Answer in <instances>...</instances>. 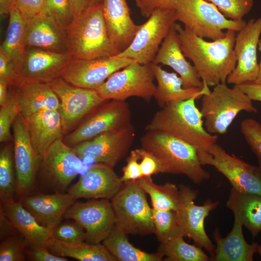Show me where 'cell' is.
<instances>
[{
	"label": "cell",
	"instance_id": "obj_1",
	"mask_svg": "<svg viewBox=\"0 0 261 261\" xmlns=\"http://www.w3.org/2000/svg\"><path fill=\"white\" fill-rule=\"evenodd\" d=\"M182 52L193 63L203 83L209 87L226 83L237 60L234 47L237 32L228 29L220 39L208 42L175 23Z\"/></svg>",
	"mask_w": 261,
	"mask_h": 261
},
{
	"label": "cell",
	"instance_id": "obj_2",
	"mask_svg": "<svg viewBox=\"0 0 261 261\" xmlns=\"http://www.w3.org/2000/svg\"><path fill=\"white\" fill-rule=\"evenodd\" d=\"M197 99L194 97L166 105L155 114L145 129L163 132L191 144L198 151H208L217 143L218 136L206 130L195 104Z\"/></svg>",
	"mask_w": 261,
	"mask_h": 261
},
{
	"label": "cell",
	"instance_id": "obj_3",
	"mask_svg": "<svg viewBox=\"0 0 261 261\" xmlns=\"http://www.w3.org/2000/svg\"><path fill=\"white\" fill-rule=\"evenodd\" d=\"M102 1L93 3L65 28L68 52L73 59H93L116 53L107 31Z\"/></svg>",
	"mask_w": 261,
	"mask_h": 261
},
{
	"label": "cell",
	"instance_id": "obj_4",
	"mask_svg": "<svg viewBox=\"0 0 261 261\" xmlns=\"http://www.w3.org/2000/svg\"><path fill=\"white\" fill-rule=\"evenodd\" d=\"M141 143L143 148L165 164L167 173L185 175L195 184L210 178V173L200 161L197 149L191 144L158 130H146Z\"/></svg>",
	"mask_w": 261,
	"mask_h": 261
},
{
	"label": "cell",
	"instance_id": "obj_5",
	"mask_svg": "<svg viewBox=\"0 0 261 261\" xmlns=\"http://www.w3.org/2000/svg\"><path fill=\"white\" fill-rule=\"evenodd\" d=\"M200 111L206 130L212 134L222 135L239 113H257L258 110L252 100L240 88L220 83L202 96Z\"/></svg>",
	"mask_w": 261,
	"mask_h": 261
},
{
	"label": "cell",
	"instance_id": "obj_6",
	"mask_svg": "<svg viewBox=\"0 0 261 261\" xmlns=\"http://www.w3.org/2000/svg\"><path fill=\"white\" fill-rule=\"evenodd\" d=\"M111 200L116 224L126 233L145 235L155 233L152 208L146 193L136 180L124 182Z\"/></svg>",
	"mask_w": 261,
	"mask_h": 261
},
{
	"label": "cell",
	"instance_id": "obj_7",
	"mask_svg": "<svg viewBox=\"0 0 261 261\" xmlns=\"http://www.w3.org/2000/svg\"><path fill=\"white\" fill-rule=\"evenodd\" d=\"M175 10L177 21L185 28L203 38L215 41L225 35L223 29L236 32L246 25L244 19L226 18L213 4L205 0H177Z\"/></svg>",
	"mask_w": 261,
	"mask_h": 261
},
{
	"label": "cell",
	"instance_id": "obj_8",
	"mask_svg": "<svg viewBox=\"0 0 261 261\" xmlns=\"http://www.w3.org/2000/svg\"><path fill=\"white\" fill-rule=\"evenodd\" d=\"M154 79L150 64L134 61L113 73L95 90L105 100L125 101L129 97H138L149 101L156 88Z\"/></svg>",
	"mask_w": 261,
	"mask_h": 261
},
{
	"label": "cell",
	"instance_id": "obj_9",
	"mask_svg": "<svg viewBox=\"0 0 261 261\" xmlns=\"http://www.w3.org/2000/svg\"><path fill=\"white\" fill-rule=\"evenodd\" d=\"M177 21L175 9L156 10L141 25L132 42L122 52L115 56L142 64L151 63L172 25Z\"/></svg>",
	"mask_w": 261,
	"mask_h": 261
},
{
	"label": "cell",
	"instance_id": "obj_10",
	"mask_svg": "<svg viewBox=\"0 0 261 261\" xmlns=\"http://www.w3.org/2000/svg\"><path fill=\"white\" fill-rule=\"evenodd\" d=\"M198 152L202 164L214 167L232 188L242 193L261 195V174L258 166L229 154L217 143L207 152Z\"/></svg>",
	"mask_w": 261,
	"mask_h": 261
},
{
	"label": "cell",
	"instance_id": "obj_11",
	"mask_svg": "<svg viewBox=\"0 0 261 261\" xmlns=\"http://www.w3.org/2000/svg\"><path fill=\"white\" fill-rule=\"evenodd\" d=\"M89 115L65 137L63 141L67 145L73 147L102 133L121 130L131 125L130 108L125 101H106Z\"/></svg>",
	"mask_w": 261,
	"mask_h": 261
},
{
	"label": "cell",
	"instance_id": "obj_12",
	"mask_svg": "<svg viewBox=\"0 0 261 261\" xmlns=\"http://www.w3.org/2000/svg\"><path fill=\"white\" fill-rule=\"evenodd\" d=\"M179 197L175 213L184 236L192 239L195 245L204 248L213 259L215 247L208 236L204 228V220L210 212L218 205L219 202L206 200L202 205L194 203L198 191L189 186H179Z\"/></svg>",
	"mask_w": 261,
	"mask_h": 261
},
{
	"label": "cell",
	"instance_id": "obj_13",
	"mask_svg": "<svg viewBox=\"0 0 261 261\" xmlns=\"http://www.w3.org/2000/svg\"><path fill=\"white\" fill-rule=\"evenodd\" d=\"M59 100L64 133L107 101L95 89L78 87L60 77L49 83Z\"/></svg>",
	"mask_w": 261,
	"mask_h": 261
},
{
	"label": "cell",
	"instance_id": "obj_14",
	"mask_svg": "<svg viewBox=\"0 0 261 261\" xmlns=\"http://www.w3.org/2000/svg\"><path fill=\"white\" fill-rule=\"evenodd\" d=\"M134 135L133 127L130 125L121 130L100 134L73 148L82 160H90L113 168L128 153Z\"/></svg>",
	"mask_w": 261,
	"mask_h": 261
},
{
	"label": "cell",
	"instance_id": "obj_15",
	"mask_svg": "<svg viewBox=\"0 0 261 261\" xmlns=\"http://www.w3.org/2000/svg\"><path fill=\"white\" fill-rule=\"evenodd\" d=\"M82 161L74 148L60 138L48 148L40 168L49 185L56 192H64L82 170Z\"/></svg>",
	"mask_w": 261,
	"mask_h": 261
},
{
	"label": "cell",
	"instance_id": "obj_16",
	"mask_svg": "<svg viewBox=\"0 0 261 261\" xmlns=\"http://www.w3.org/2000/svg\"><path fill=\"white\" fill-rule=\"evenodd\" d=\"M63 218L79 223L86 231V241L92 244L102 242L116 225L112 203L107 199L75 202L66 211Z\"/></svg>",
	"mask_w": 261,
	"mask_h": 261
},
{
	"label": "cell",
	"instance_id": "obj_17",
	"mask_svg": "<svg viewBox=\"0 0 261 261\" xmlns=\"http://www.w3.org/2000/svg\"><path fill=\"white\" fill-rule=\"evenodd\" d=\"M16 193L25 196L33 188L42 158L33 148L26 119L20 113L13 126Z\"/></svg>",
	"mask_w": 261,
	"mask_h": 261
},
{
	"label": "cell",
	"instance_id": "obj_18",
	"mask_svg": "<svg viewBox=\"0 0 261 261\" xmlns=\"http://www.w3.org/2000/svg\"><path fill=\"white\" fill-rule=\"evenodd\" d=\"M261 34V17L249 19L237 32L234 52L237 63L227 78L230 84L239 85L256 80L259 69L257 50Z\"/></svg>",
	"mask_w": 261,
	"mask_h": 261
},
{
	"label": "cell",
	"instance_id": "obj_19",
	"mask_svg": "<svg viewBox=\"0 0 261 261\" xmlns=\"http://www.w3.org/2000/svg\"><path fill=\"white\" fill-rule=\"evenodd\" d=\"M134 61L116 56L93 59H73L61 77L75 86L96 89L114 72Z\"/></svg>",
	"mask_w": 261,
	"mask_h": 261
},
{
	"label": "cell",
	"instance_id": "obj_20",
	"mask_svg": "<svg viewBox=\"0 0 261 261\" xmlns=\"http://www.w3.org/2000/svg\"><path fill=\"white\" fill-rule=\"evenodd\" d=\"M73 59L68 52L57 53L34 47H27L17 67L22 79L49 84L61 77Z\"/></svg>",
	"mask_w": 261,
	"mask_h": 261
},
{
	"label": "cell",
	"instance_id": "obj_21",
	"mask_svg": "<svg viewBox=\"0 0 261 261\" xmlns=\"http://www.w3.org/2000/svg\"><path fill=\"white\" fill-rule=\"evenodd\" d=\"M123 183L113 168L96 163L89 168L67 192L76 200L79 198L111 199Z\"/></svg>",
	"mask_w": 261,
	"mask_h": 261
},
{
	"label": "cell",
	"instance_id": "obj_22",
	"mask_svg": "<svg viewBox=\"0 0 261 261\" xmlns=\"http://www.w3.org/2000/svg\"><path fill=\"white\" fill-rule=\"evenodd\" d=\"M26 40L27 47L57 53L68 52L66 29L57 22L46 7L27 21Z\"/></svg>",
	"mask_w": 261,
	"mask_h": 261
},
{
	"label": "cell",
	"instance_id": "obj_23",
	"mask_svg": "<svg viewBox=\"0 0 261 261\" xmlns=\"http://www.w3.org/2000/svg\"><path fill=\"white\" fill-rule=\"evenodd\" d=\"M102 3L108 34L117 55L130 44L141 25L131 19L126 0H102Z\"/></svg>",
	"mask_w": 261,
	"mask_h": 261
},
{
	"label": "cell",
	"instance_id": "obj_24",
	"mask_svg": "<svg viewBox=\"0 0 261 261\" xmlns=\"http://www.w3.org/2000/svg\"><path fill=\"white\" fill-rule=\"evenodd\" d=\"M152 63L172 68L182 79L184 88H203V82L196 69L186 60L182 52L175 23L170 28Z\"/></svg>",
	"mask_w": 261,
	"mask_h": 261
},
{
	"label": "cell",
	"instance_id": "obj_25",
	"mask_svg": "<svg viewBox=\"0 0 261 261\" xmlns=\"http://www.w3.org/2000/svg\"><path fill=\"white\" fill-rule=\"evenodd\" d=\"M14 87L12 93L25 119L42 111L58 110L59 99L49 84L23 79Z\"/></svg>",
	"mask_w": 261,
	"mask_h": 261
},
{
	"label": "cell",
	"instance_id": "obj_26",
	"mask_svg": "<svg viewBox=\"0 0 261 261\" xmlns=\"http://www.w3.org/2000/svg\"><path fill=\"white\" fill-rule=\"evenodd\" d=\"M76 200L68 192H56L27 195L20 202L41 225L54 227L61 222L66 211Z\"/></svg>",
	"mask_w": 261,
	"mask_h": 261
},
{
	"label": "cell",
	"instance_id": "obj_27",
	"mask_svg": "<svg viewBox=\"0 0 261 261\" xmlns=\"http://www.w3.org/2000/svg\"><path fill=\"white\" fill-rule=\"evenodd\" d=\"M231 231L224 237L219 229H215L213 239L216 243L214 260L215 261H252L255 253H259L261 246L256 243H247L243 233V224L234 216Z\"/></svg>",
	"mask_w": 261,
	"mask_h": 261
},
{
	"label": "cell",
	"instance_id": "obj_28",
	"mask_svg": "<svg viewBox=\"0 0 261 261\" xmlns=\"http://www.w3.org/2000/svg\"><path fill=\"white\" fill-rule=\"evenodd\" d=\"M33 148L42 158L50 146L64 134L58 110H44L26 118Z\"/></svg>",
	"mask_w": 261,
	"mask_h": 261
},
{
	"label": "cell",
	"instance_id": "obj_29",
	"mask_svg": "<svg viewBox=\"0 0 261 261\" xmlns=\"http://www.w3.org/2000/svg\"><path fill=\"white\" fill-rule=\"evenodd\" d=\"M158 85L153 97L160 108L173 102L185 101L192 97L198 99L210 92L209 86L203 83L202 89L184 88L181 77L176 73L168 72L158 65L150 63Z\"/></svg>",
	"mask_w": 261,
	"mask_h": 261
},
{
	"label": "cell",
	"instance_id": "obj_30",
	"mask_svg": "<svg viewBox=\"0 0 261 261\" xmlns=\"http://www.w3.org/2000/svg\"><path fill=\"white\" fill-rule=\"evenodd\" d=\"M0 205L17 232L31 244L47 246L53 238V227L41 225L20 202Z\"/></svg>",
	"mask_w": 261,
	"mask_h": 261
},
{
	"label": "cell",
	"instance_id": "obj_31",
	"mask_svg": "<svg viewBox=\"0 0 261 261\" xmlns=\"http://www.w3.org/2000/svg\"><path fill=\"white\" fill-rule=\"evenodd\" d=\"M226 206L253 238L261 232V195L242 193L232 188Z\"/></svg>",
	"mask_w": 261,
	"mask_h": 261
},
{
	"label": "cell",
	"instance_id": "obj_32",
	"mask_svg": "<svg viewBox=\"0 0 261 261\" xmlns=\"http://www.w3.org/2000/svg\"><path fill=\"white\" fill-rule=\"evenodd\" d=\"M47 247L53 254L80 261H117L103 244L68 243L52 238Z\"/></svg>",
	"mask_w": 261,
	"mask_h": 261
},
{
	"label": "cell",
	"instance_id": "obj_33",
	"mask_svg": "<svg viewBox=\"0 0 261 261\" xmlns=\"http://www.w3.org/2000/svg\"><path fill=\"white\" fill-rule=\"evenodd\" d=\"M9 20L5 39L0 51L10 58L16 69L27 48V20L18 9L15 2L9 12Z\"/></svg>",
	"mask_w": 261,
	"mask_h": 261
},
{
	"label": "cell",
	"instance_id": "obj_34",
	"mask_svg": "<svg viewBox=\"0 0 261 261\" xmlns=\"http://www.w3.org/2000/svg\"><path fill=\"white\" fill-rule=\"evenodd\" d=\"M126 233L116 224L102 241L108 250L119 261H160L163 257L157 253H149L133 246Z\"/></svg>",
	"mask_w": 261,
	"mask_h": 261
},
{
	"label": "cell",
	"instance_id": "obj_35",
	"mask_svg": "<svg viewBox=\"0 0 261 261\" xmlns=\"http://www.w3.org/2000/svg\"><path fill=\"white\" fill-rule=\"evenodd\" d=\"M136 180L150 196L153 208L176 211L179 192V188L175 184L167 182L163 185H158L153 182L151 176H142Z\"/></svg>",
	"mask_w": 261,
	"mask_h": 261
},
{
	"label": "cell",
	"instance_id": "obj_36",
	"mask_svg": "<svg viewBox=\"0 0 261 261\" xmlns=\"http://www.w3.org/2000/svg\"><path fill=\"white\" fill-rule=\"evenodd\" d=\"M183 236L160 243L158 253L168 261H208L211 258L201 247L186 243Z\"/></svg>",
	"mask_w": 261,
	"mask_h": 261
},
{
	"label": "cell",
	"instance_id": "obj_37",
	"mask_svg": "<svg viewBox=\"0 0 261 261\" xmlns=\"http://www.w3.org/2000/svg\"><path fill=\"white\" fill-rule=\"evenodd\" d=\"M14 151L11 145H6L0 151V204L14 202L16 190V177L14 173Z\"/></svg>",
	"mask_w": 261,
	"mask_h": 261
},
{
	"label": "cell",
	"instance_id": "obj_38",
	"mask_svg": "<svg viewBox=\"0 0 261 261\" xmlns=\"http://www.w3.org/2000/svg\"><path fill=\"white\" fill-rule=\"evenodd\" d=\"M152 212L155 227V233L160 243L177 237H185L175 211L161 210L152 208Z\"/></svg>",
	"mask_w": 261,
	"mask_h": 261
},
{
	"label": "cell",
	"instance_id": "obj_39",
	"mask_svg": "<svg viewBox=\"0 0 261 261\" xmlns=\"http://www.w3.org/2000/svg\"><path fill=\"white\" fill-rule=\"evenodd\" d=\"M30 243L20 233L9 236L1 240L0 261H23L25 251Z\"/></svg>",
	"mask_w": 261,
	"mask_h": 261
},
{
	"label": "cell",
	"instance_id": "obj_40",
	"mask_svg": "<svg viewBox=\"0 0 261 261\" xmlns=\"http://www.w3.org/2000/svg\"><path fill=\"white\" fill-rule=\"evenodd\" d=\"M213 4L227 18L235 21L243 20L251 10L254 0H205Z\"/></svg>",
	"mask_w": 261,
	"mask_h": 261
},
{
	"label": "cell",
	"instance_id": "obj_41",
	"mask_svg": "<svg viewBox=\"0 0 261 261\" xmlns=\"http://www.w3.org/2000/svg\"><path fill=\"white\" fill-rule=\"evenodd\" d=\"M241 132L255 155L261 174V123L253 118H246L240 124Z\"/></svg>",
	"mask_w": 261,
	"mask_h": 261
},
{
	"label": "cell",
	"instance_id": "obj_42",
	"mask_svg": "<svg viewBox=\"0 0 261 261\" xmlns=\"http://www.w3.org/2000/svg\"><path fill=\"white\" fill-rule=\"evenodd\" d=\"M20 113L16 101L12 92L8 102L0 109V142H7L12 139L11 128Z\"/></svg>",
	"mask_w": 261,
	"mask_h": 261
},
{
	"label": "cell",
	"instance_id": "obj_43",
	"mask_svg": "<svg viewBox=\"0 0 261 261\" xmlns=\"http://www.w3.org/2000/svg\"><path fill=\"white\" fill-rule=\"evenodd\" d=\"M52 236L54 239L63 242L80 243L86 241V233L79 223L72 220L56 224L53 228Z\"/></svg>",
	"mask_w": 261,
	"mask_h": 261
},
{
	"label": "cell",
	"instance_id": "obj_44",
	"mask_svg": "<svg viewBox=\"0 0 261 261\" xmlns=\"http://www.w3.org/2000/svg\"><path fill=\"white\" fill-rule=\"evenodd\" d=\"M45 7L57 22L65 28L73 19L69 0H46Z\"/></svg>",
	"mask_w": 261,
	"mask_h": 261
},
{
	"label": "cell",
	"instance_id": "obj_45",
	"mask_svg": "<svg viewBox=\"0 0 261 261\" xmlns=\"http://www.w3.org/2000/svg\"><path fill=\"white\" fill-rule=\"evenodd\" d=\"M141 160L140 164L143 176H151L159 173H167L165 164L145 149L138 148Z\"/></svg>",
	"mask_w": 261,
	"mask_h": 261
},
{
	"label": "cell",
	"instance_id": "obj_46",
	"mask_svg": "<svg viewBox=\"0 0 261 261\" xmlns=\"http://www.w3.org/2000/svg\"><path fill=\"white\" fill-rule=\"evenodd\" d=\"M0 79L5 81L10 86L13 87L17 86L22 80L13 61L0 51Z\"/></svg>",
	"mask_w": 261,
	"mask_h": 261
},
{
	"label": "cell",
	"instance_id": "obj_47",
	"mask_svg": "<svg viewBox=\"0 0 261 261\" xmlns=\"http://www.w3.org/2000/svg\"><path fill=\"white\" fill-rule=\"evenodd\" d=\"M140 155L138 148L131 150L126 159L127 164L123 168V175L120 177L123 183L136 180L143 176L140 164Z\"/></svg>",
	"mask_w": 261,
	"mask_h": 261
},
{
	"label": "cell",
	"instance_id": "obj_48",
	"mask_svg": "<svg viewBox=\"0 0 261 261\" xmlns=\"http://www.w3.org/2000/svg\"><path fill=\"white\" fill-rule=\"evenodd\" d=\"M141 14L148 18L159 9H175L177 0H134Z\"/></svg>",
	"mask_w": 261,
	"mask_h": 261
},
{
	"label": "cell",
	"instance_id": "obj_49",
	"mask_svg": "<svg viewBox=\"0 0 261 261\" xmlns=\"http://www.w3.org/2000/svg\"><path fill=\"white\" fill-rule=\"evenodd\" d=\"M25 252L32 261H67L66 257H59L52 253L48 247L44 246L29 245Z\"/></svg>",
	"mask_w": 261,
	"mask_h": 261
},
{
	"label": "cell",
	"instance_id": "obj_50",
	"mask_svg": "<svg viewBox=\"0 0 261 261\" xmlns=\"http://www.w3.org/2000/svg\"><path fill=\"white\" fill-rule=\"evenodd\" d=\"M15 3L19 12L27 21L44 9L46 0H16Z\"/></svg>",
	"mask_w": 261,
	"mask_h": 261
},
{
	"label": "cell",
	"instance_id": "obj_51",
	"mask_svg": "<svg viewBox=\"0 0 261 261\" xmlns=\"http://www.w3.org/2000/svg\"><path fill=\"white\" fill-rule=\"evenodd\" d=\"M19 233L12 222L5 214L2 206L0 209V240Z\"/></svg>",
	"mask_w": 261,
	"mask_h": 261
},
{
	"label": "cell",
	"instance_id": "obj_52",
	"mask_svg": "<svg viewBox=\"0 0 261 261\" xmlns=\"http://www.w3.org/2000/svg\"><path fill=\"white\" fill-rule=\"evenodd\" d=\"M244 91L252 101L261 102V85L248 82L234 85Z\"/></svg>",
	"mask_w": 261,
	"mask_h": 261
},
{
	"label": "cell",
	"instance_id": "obj_53",
	"mask_svg": "<svg viewBox=\"0 0 261 261\" xmlns=\"http://www.w3.org/2000/svg\"><path fill=\"white\" fill-rule=\"evenodd\" d=\"M73 17H76L86 11L97 0H69Z\"/></svg>",
	"mask_w": 261,
	"mask_h": 261
},
{
	"label": "cell",
	"instance_id": "obj_54",
	"mask_svg": "<svg viewBox=\"0 0 261 261\" xmlns=\"http://www.w3.org/2000/svg\"><path fill=\"white\" fill-rule=\"evenodd\" d=\"M10 86L5 81L0 79V105H5L10 97Z\"/></svg>",
	"mask_w": 261,
	"mask_h": 261
},
{
	"label": "cell",
	"instance_id": "obj_55",
	"mask_svg": "<svg viewBox=\"0 0 261 261\" xmlns=\"http://www.w3.org/2000/svg\"><path fill=\"white\" fill-rule=\"evenodd\" d=\"M16 0H0V14L2 16L9 14L10 11Z\"/></svg>",
	"mask_w": 261,
	"mask_h": 261
},
{
	"label": "cell",
	"instance_id": "obj_56",
	"mask_svg": "<svg viewBox=\"0 0 261 261\" xmlns=\"http://www.w3.org/2000/svg\"><path fill=\"white\" fill-rule=\"evenodd\" d=\"M258 50L261 53V39H260L259 43H258ZM255 83L261 85V59L260 62V63L259 64V69H258V72L257 74V78L254 82H253Z\"/></svg>",
	"mask_w": 261,
	"mask_h": 261
},
{
	"label": "cell",
	"instance_id": "obj_57",
	"mask_svg": "<svg viewBox=\"0 0 261 261\" xmlns=\"http://www.w3.org/2000/svg\"><path fill=\"white\" fill-rule=\"evenodd\" d=\"M259 253L260 254V255L261 256V249H260V252H259Z\"/></svg>",
	"mask_w": 261,
	"mask_h": 261
},
{
	"label": "cell",
	"instance_id": "obj_58",
	"mask_svg": "<svg viewBox=\"0 0 261 261\" xmlns=\"http://www.w3.org/2000/svg\"><path fill=\"white\" fill-rule=\"evenodd\" d=\"M99 0V1H102V0Z\"/></svg>",
	"mask_w": 261,
	"mask_h": 261
}]
</instances>
